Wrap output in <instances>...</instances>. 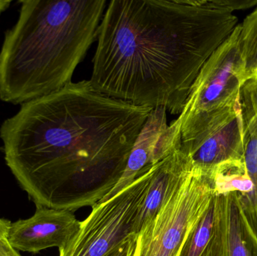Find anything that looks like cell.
<instances>
[{"mask_svg": "<svg viewBox=\"0 0 257 256\" xmlns=\"http://www.w3.org/2000/svg\"><path fill=\"white\" fill-rule=\"evenodd\" d=\"M166 112L164 108L151 111L132 149L121 178L98 204L120 193L130 186L147 167L154 165L181 144L179 126L175 121L168 125Z\"/></svg>", "mask_w": 257, "mask_h": 256, "instance_id": "obj_8", "label": "cell"}, {"mask_svg": "<svg viewBox=\"0 0 257 256\" xmlns=\"http://www.w3.org/2000/svg\"><path fill=\"white\" fill-rule=\"evenodd\" d=\"M238 34V24L201 69L175 120L182 148L187 154L206 131L235 109L241 100L246 81Z\"/></svg>", "mask_w": 257, "mask_h": 256, "instance_id": "obj_4", "label": "cell"}, {"mask_svg": "<svg viewBox=\"0 0 257 256\" xmlns=\"http://www.w3.org/2000/svg\"><path fill=\"white\" fill-rule=\"evenodd\" d=\"M81 228L73 212L36 206L34 214L11 224L7 240L18 251L38 253L51 247L62 249Z\"/></svg>", "mask_w": 257, "mask_h": 256, "instance_id": "obj_7", "label": "cell"}, {"mask_svg": "<svg viewBox=\"0 0 257 256\" xmlns=\"http://www.w3.org/2000/svg\"><path fill=\"white\" fill-rule=\"evenodd\" d=\"M238 27V43L247 82L257 80V6Z\"/></svg>", "mask_w": 257, "mask_h": 256, "instance_id": "obj_14", "label": "cell"}, {"mask_svg": "<svg viewBox=\"0 0 257 256\" xmlns=\"http://www.w3.org/2000/svg\"><path fill=\"white\" fill-rule=\"evenodd\" d=\"M136 238L137 235L128 239L106 256H133L136 247Z\"/></svg>", "mask_w": 257, "mask_h": 256, "instance_id": "obj_16", "label": "cell"}, {"mask_svg": "<svg viewBox=\"0 0 257 256\" xmlns=\"http://www.w3.org/2000/svg\"><path fill=\"white\" fill-rule=\"evenodd\" d=\"M244 136L240 100L235 109L206 131L188 153L193 167L210 171L226 162L244 160Z\"/></svg>", "mask_w": 257, "mask_h": 256, "instance_id": "obj_9", "label": "cell"}, {"mask_svg": "<svg viewBox=\"0 0 257 256\" xmlns=\"http://www.w3.org/2000/svg\"><path fill=\"white\" fill-rule=\"evenodd\" d=\"M0 51V99L13 105L72 83L97 40L106 0H22Z\"/></svg>", "mask_w": 257, "mask_h": 256, "instance_id": "obj_3", "label": "cell"}, {"mask_svg": "<svg viewBox=\"0 0 257 256\" xmlns=\"http://www.w3.org/2000/svg\"><path fill=\"white\" fill-rule=\"evenodd\" d=\"M12 1L10 0H0V13L6 11L10 6Z\"/></svg>", "mask_w": 257, "mask_h": 256, "instance_id": "obj_19", "label": "cell"}, {"mask_svg": "<svg viewBox=\"0 0 257 256\" xmlns=\"http://www.w3.org/2000/svg\"><path fill=\"white\" fill-rule=\"evenodd\" d=\"M227 192H218L183 244L178 256H224Z\"/></svg>", "mask_w": 257, "mask_h": 256, "instance_id": "obj_11", "label": "cell"}, {"mask_svg": "<svg viewBox=\"0 0 257 256\" xmlns=\"http://www.w3.org/2000/svg\"><path fill=\"white\" fill-rule=\"evenodd\" d=\"M224 256H257V238L241 214L235 192H227Z\"/></svg>", "mask_w": 257, "mask_h": 256, "instance_id": "obj_13", "label": "cell"}, {"mask_svg": "<svg viewBox=\"0 0 257 256\" xmlns=\"http://www.w3.org/2000/svg\"><path fill=\"white\" fill-rule=\"evenodd\" d=\"M11 224L10 221L0 219V238H7Z\"/></svg>", "mask_w": 257, "mask_h": 256, "instance_id": "obj_18", "label": "cell"}, {"mask_svg": "<svg viewBox=\"0 0 257 256\" xmlns=\"http://www.w3.org/2000/svg\"><path fill=\"white\" fill-rule=\"evenodd\" d=\"M150 165L130 186L92 207L76 235L59 249V256H106L136 236L135 222L152 175Z\"/></svg>", "mask_w": 257, "mask_h": 256, "instance_id": "obj_6", "label": "cell"}, {"mask_svg": "<svg viewBox=\"0 0 257 256\" xmlns=\"http://www.w3.org/2000/svg\"><path fill=\"white\" fill-rule=\"evenodd\" d=\"M152 110L106 96L90 81L70 83L3 122L6 164L36 206L93 207L121 178Z\"/></svg>", "mask_w": 257, "mask_h": 256, "instance_id": "obj_1", "label": "cell"}, {"mask_svg": "<svg viewBox=\"0 0 257 256\" xmlns=\"http://www.w3.org/2000/svg\"><path fill=\"white\" fill-rule=\"evenodd\" d=\"M220 192L214 171L193 167L182 187L140 231L133 256H178L195 224Z\"/></svg>", "mask_w": 257, "mask_h": 256, "instance_id": "obj_5", "label": "cell"}, {"mask_svg": "<svg viewBox=\"0 0 257 256\" xmlns=\"http://www.w3.org/2000/svg\"><path fill=\"white\" fill-rule=\"evenodd\" d=\"M0 256H22L19 251L14 249L7 238H0Z\"/></svg>", "mask_w": 257, "mask_h": 256, "instance_id": "obj_17", "label": "cell"}, {"mask_svg": "<svg viewBox=\"0 0 257 256\" xmlns=\"http://www.w3.org/2000/svg\"><path fill=\"white\" fill-rule=\"evenodd\" d=\"M193 169V162L182 144L154 164L149 186L136 215V235L182 187Z\"/></svg>", "mask_w": 257, "mask_h": 256, "instance_id": "obj_10", "label": "cell"}, {"mask_svg": "<svg viewBox=\"0 0 257 256\" xmlns=\"http://www.w3.org/2000/svg\"><path fill=\"white\" fill-rule=\"evenodd\" d=\"M237 26L217 0H112L89 81L110 97L179 115L201 69Z\"/></svg>", "mask_w": 257, "mask_h": 256, "instance_id": "obj_2", "label": "cell"}, {"mask_svg": "<svg viewBox=\"0 0 257 256\" xmlns=\"http://www.w3.org/2000/svg\"><path fill=\"white\" fill-rule=\"evenodd\" d=\"M217 3L221 7L232 12L257 6V0H217Z\"/></svg>", "mask_w": 257, "mask_h": 256, "instance_id": "obj_15", "label": "cell"}, {"mask_svg": "<svg viewBox=\"0 0 257 256\" xmlns=\"http://www.w3.org/2000/svg\"><path fill=\"white\" fill-rule=\"evenodd\" d=\"M241 106L245 134L244 164L252 185L250 192L241 198L245 207L257 216V80L243 86Z\"/></svg>", "mask_w": 257, "mask_h": 256, "instance_id": "obj_12", "label": "cell"}]
</instances>
